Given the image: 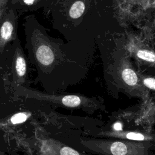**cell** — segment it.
<instances>
[{"instance_id": "2", "label": "cell", "mask_w": 155, "mask_h": 155, "mask_svg": "<svg viewBox=\"0 0 155 155\" xmlns=\"http://www.w3.org/2000/svg\"><path fill=\"white\" fill-rule=\"evenodd\" d=\"M15 16L12 7H8L0 21V53H2L7 45L15 36Z\"/></svg>"}, {"instance_id": "6", "label": "cell", "mask_w": 155, "mask_h": 155, "mask_svg": "<svg viewBox=\"0 0 155 155\" xmlns=\"http://www.w3.org/2000/svg\"><path fill=\"white\" fill-rule=\"evenodd\" d=\"M85 9L84 4L82 1H76L70 10V15L73 18H78L81 16Z\"/></svg>"}, {"instance_id": "3", "label": "cell", "mask_w": 155, "mask_h": 155, "mask_svg": "<svg viewBox=\"0 0 155 155\" xmlns=\"http://www.w3.org/2000/svg\"><path fill=\"white\" fill-rule=\"evenodd\" d=\"M12 61V73L14 79L18 82L22 81L26 74L27 64L19 47H16Z\"/></svg>"}, {"instance_id": "8", "label": "cell", "mask_w": 155, "mask_h": 155, "mask_svg": "<svg viewBox=\"0 0 155 155\" xmlns=\"http://www.w3.org/2000/svg\"><path fill=\"white\" fill-rule=\"evenodd\" d=\"M137 56L145 61L148 62H154V54L148 50H139L137 53Z\"/></svg>"}, {"instance_id": "9", "label": "cell", "mask_w": 155, "mask_h": 155, "mask_svg": "<svg viewBox=\"0 0 155 155\" xmlns=\"http://www.w3.org/2000/svg\"><path fill=\"white\" fill-rule=\"evenodd\" d=\"M28 117V115L25 113H18L12 117L11 122L13 124L22 123L27 119Z\"/></svg>"}, {"instance_id": "7", "label": "cell", "mask_w": 155, "mask_h": 155, "mask_svg": "<svg viewBox=\"0 0 155 155\" xmlns=\"http://www.w3.org/2000/svg\"><path fill=\"white\" fill-rule=\"evenodd\" d=\"M123 137L126 139L135 140V141H142L147 139L146 136L142 133H136V132H128L121 133Z\"/></svg>"}, {"instance_id": "13", "label": "cell", "mask_w": 155, "mask_h": 155, "mask_svg": "<svg viewBox=\"0 0 155 155\" xmlns=\"http://www.w3.org/2000/svg\"><path fill=\"white\" fill-rule=\"evenodd\" d=\"M24 3L26 5H31L33 4L35 0H22Z\"/></svg>"}, {"instance_id": "5", "label": "cell", "mask_w": 155, "mask_h": 155, "mask_svg": "<svg viewBox=\"0 0 155 155\" xmlns=\"http://www.w3.org/2000/svg\"><path fill=\"white\" fill-rule=\"evenodd\" d=\"M124 82L129 86H136L138 83V78L134 70L130 68H124L121 73Z\"/></svg>"}, {"instance_id": "11", "label": "cell", "mask_w": 155, "mask_h": 155, "mask_svg": "<svg viewBox=\"0 0 155 155\" xmlns=\"http://www.w3.org/2000/svg\"><path fill=\"white\" fill-rule=\"evenodd\" d=\"M10 0H0V21L8 7Z\"/></svg>"}, {"instance_id": "4", "label": "cell", "mask_w": 155, "mask_h": 155, "mask_svg": "<svg viewBox=\"0 0 155 155\" xmlns=\"http://www.w3.org/2000/svg\"><path fill=\"white\" fill-rule=\"evenodd\" d=\"M36 57L38 61L44 65H50L54 60V54L52 50L47 45L39 46L36 51Z\"/></svg>"}, {"instance_id": "10", "label": "cell", "mask_w": 155, "mask_h": 155, "mask_svg": "<svg viewBox=\"0 0 155 155\" xmlns=\"http://www.w3.org/2000/svg\"><path fill=\"white\" fill-rule=\"evenodd\" d=\"M60 155H84L76 150L68 147H62L59 151Z\"/></svg>"}, {"instance_id": "1", "label": "cell", "mask_w": 155, "mask_h": 155, "mask_svg": "<svg viewBox=\"0 0 155 155\" xmlns=\"http://www.w3.org/2000/svg\"><path fill=\"white\" fill-rule=\"evenodd\" d=\"M134 141H101L106 146L99 141H91L89 142V143L93 144V147H102L103 151L107 150V154L111 155H145L147 153L145 145Z\"/></svg>"}, {"instance_id": "12", "label": "cell", "mask_w": 155, "mask_h": 155, "mask_svg": "<svg viewBox=\"0 0 155 155\" xmlns=\"http://www.w3.org/2000/svg\"><path fill=\"white\" fill-rule=\"evenodd\" d=\"M154 79L153 78H146L143 80V84L148 88L154 90L155 89Z\"/></svg>"}]
</instances>
